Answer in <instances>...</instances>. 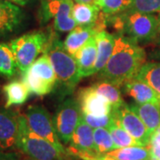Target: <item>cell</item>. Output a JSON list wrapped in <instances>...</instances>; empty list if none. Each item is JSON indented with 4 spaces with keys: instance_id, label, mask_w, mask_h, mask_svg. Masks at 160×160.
<instances>
[{
    "instance_id": "29",
    "label": "cell",
    "mask_w": 160,
    "mask_h": 160,
    "mask_svg": "<svg viewBox=\"0 0 160 160\" xmlns=\"http://www.w3.org/2000/svg\"><path fill=\"white\" fill-rule=\"evenodd\" d=\"M129 10L147 13L160 12V0H132Z\"/></svg>"
},
{
    "instance_id": "30",
    "label": "cell",
    "mask_w": 160,
    "mask_h": 160,
    "mask_svg": "<svg viewBox=\"0 0 160 160\" xmlns=\"http://www.w3.org/2000/svg\"><path fill=\"white\" fill-rule=\"evenodd\" d=\"M82 116L85 121L92 129H95V128L109 129V127L111 126L113 122V117L111 113L106 116H102V117H94V116L84 114V113H82Z\"/></svg>"
},
{
    "instance_id": "9",
    "label": "cell",
    "mask_w": 160,
    "mask_h": 160,
    "mask_svg": "<svg viewBox=\"0 0 160 160\" xmlns=\"http://www.w3.org/2000/svg\"><path fill=\"white\" fill-rule=\"evenodd\" d=\"M25 117L30 129L35 133L53 144L62 152L69 154L67 149L64 148L62 142L59 139L52 118L45 107L41 105L29 106Z\"/></svg>"
},
{
    "instance_id": "18",
    "label": "cell",
    "mask_w": 160,
    "mask_h": 160,
    "mask_svg": "<svg viewBox=\"0 0 160 160\" xmlns=\"http://www.w3.org/2000/svg\"><path fill=\"white\" fill-rule=\"evenodd\" d=\"M96 32L97 30L93 25L87 27L77 26L69 32L65 41L63 42L66 50L71 55L75 56L77 52L86 45L92 37L96 34Z\"/></svg>"
},
{
    "instance_id": "32",
    "label": "cell",
    "mask_w": 160,
    "mask_h": 160,
    "mask_svg": "<svg viewBox=\"0 0 160 160\" xmlns=\"http://www.w3.org/2000/svg\"><path fill=\"white\" fill-rule=\"evenodd\" d=\"M0 160H21V158L16 152L0 150Z\"/></svg>"
},
{
    "instance_id": "8",
    "label": "cell",
    "mask_w": 160,
    "mask_h": 160,
    "mask_svg": "<svg viewBox=\"0 0 160 160\" xmlns=\"http://www.w3.org/2000/svg\"><path fill=\"white\" fill-rule=\"evenodd\" d=\"M82 118V110L78 100L67 98L58 106L52 117L55 130L62 144H69Z\"/></svg>"
},
{
    "instance_id": "24",
    "label": "cell",
    "mask_w": 160,
    "mask_h": 160,
    "mask_svg": "<svg viewBox=\"0 0 160 160\" xmlns=\"http://www.w3.org/2000/svg\"><path fill=\"white\" fill-rule=\"evenodd\" d=\"M92 87L109 101L110 105L112 106V109H118L124 103H126L122 97L119 89L120 86L118 85L108 81L101 80L93 84Z\"/></svg>"
},
{
    "instance_id": "4",
    "label": "cell",
    "mask_w": 160,
    "mask_h": 160,
    "mask_svg": "<svg viewBox=\"0 0 160 160\" xmlns=\"http://www.w3.org/2000/svg\"><path fill=\"white\" fill-rule=\"evenodd\" d=\"M17 149L35 160H69V155L62 152L53 144L30 129L25 115H19Z\"/></svg>"
},
{
    "instance_id": "40",
    "label": "cell",
    "mask_w": 160,
    "mask_h": 160,
    "mask_svg": "<svg viewBox=\"0 0 160 160\" xmlns=\"http://www.w3.org/2000/svg\"><path fill=\"white\" fill-rule=\"evenodd\" d=\"M158 106H159V109H160V99H159V102H158Z\"/></svg>"
},
{
    "instance_id": "2",
    "label": "cell",
    "mask_w": 160,
    "mask_h": 160,
    "mask_svg": "<svg viewBox=\"0 0 160 160\" xmlns=\"http://www.w3.org/2000/svg\"><path fill=\"white\" fill-rule=\"evenodd\" d=\"M106 24L110 25L117 34L125 35L138 44L156 40L158 16L153 13L127 10L118 14H106Z\"/></svg>"
},
{
    "instance_id": "22",
    "label": "cell",
    "mask_w": 160,
    "mask_h": 160,
    "mask_svg": "<svg viewBox=\"0 0 160 160\" xmlns=\"http://www.w3.org/2000/svg\"><path fill=\"white\" fill-rule=\"evenodd\" d=\"M100 14V9L95 5L75 3L72 8V16L78 26H92L96 22Z\"/></svg>"
},
{
    "instance_id": "37",
    "label": "cell",
    "mask_w": 160,
    "mask_h": 160,
    "mask_svg": "<svg viewBox=\"0 0 160 160\" xmlns=\"http://www.w3.org/2000/svg\"><path fill=\"white\" fill-rule=\"evenodd\" d=\"M75 3H83L89 5H95V0H73Z\"/></svg>"
},
{
    "instance_id": "16",
    "label": "cell",
    "mask_w": 160,
    "mask_h": 160,
    "mask_svg": "<svg viewBox=\"0 0 160 160\" xmlns=\"http://www.w3.org/2000/svg\"><path fill=\"white\" fill-rule=\"evenodd\" d=\"M78 66L81 78L94 75L97 59V40L95 35L83 46L74 56Z\"/></svg>"
},
{
    "instance_id": "13",
    "label": "cell",
    "mask_w": 160,
    "mask_h": 160,
    "mask_svg": "<svg viewBox=\"0 0 160 160\" xmlns=\"http://www.w3.org/2000/svg\"><path fill=\"white\" fill-rule=\"evenodd\" d=\"M78 101L84 114L102 117L109 115L112 111V106L109 101L95 91L92 86L78 92Z\"/></svg>"
},
{
    "instance_id": "14",
    "label": "cell",
    "mask_w": 160,
    "mask_h": 160,
    "mask_svg": "<svg viewBox=\"0 0 160 160\" xmlns=\"http://www.w3.org/2000/svg\"><path fill=\"white\" fill-rule=\"evenodd\" d=\"M125 93L133 100L136 104L156 103L158 104L160 95L147 83L137 78L128 80L123 85Z\"/></svg>"
},
{
    "instance_id": "17",
    "label": "cell",
    "mask_w": 160,
    "mask_h": 160,
    "mask_svg": "<svg viewBox=\"0 0 160 160\" xmlns=\"http://www.w3.org/2000/svg\"><path fill=\"white\" fill-rule=\"evenodd\" d=\"M97 40V59L94 67V74L102 71L112 55L115 46V36L110 34L106 29L96 32Z\"/></svg>"
},
{
    "instance_id": "3",
    "label": "cell",
    "mask_w": 160,
    "mask_h": 160,
    "mask_svg": "<svg viewBox=\"0 0 160 160\" xmlns=\"http://www.w3.org/2000/svg\"><path fill=\"white\" fill-rule=\"evenodd\" d=\"M46 52L57 77L59 92L63 96L71 94L81 80L76 58L66 50L64 43L56 35L49 37Z\"/></svg>"
},
{
    "instance_id": "28",
    "label": "cell",
    "mask_w": 160,
    "mask_h": 160,
    "mask_svg": "<svg viewBox=\"0 0 160 160\" xmlns=\"http://www.w3.org/2000/svg\"><path fill=\"white\" fill-rule=\"evenodd\" d=\"M132 0H95V6L106 14H118L131 8Z\"/></svg>"
},
{
    "instance_id": "27",
    "label": "cell",
    "mask_w": 160,
    "mask_h": 160,
    "mask_svg": "<svg viewBox=\"0 0 160 160\" xmlns=\"http://www.w3.org/2000/svg\"><path fill=\"white\" fill-rule=\"evenodd\" d=\"M93 141L98 157L104 156L116 149L113 139L107 128L93 129Z\"/></svg>"
},
{
    "instance_id": "12",
    "label": "cell",
    "mask_w": 160,
    "mask_h": 160,
    "mask_svg": "<svg viewBox=\"0 0 160 160\" xmlns=\"http://www.w3.org/2000/svg\"><path fill=\"white\" fill-rule=\"evenodd\" d=\"M19 114L6 109L0 108V150L13 151L17 149Z\"/></svg>"
},
{
    "instance_id": "39",
    "label": "cell",
    "mask_w": 160,
    "mask_h": 160,
    "mask_svg": "<svg viewBox=\"0 0 160 160\" xmlns=\"http://www.w3.org/2000/svg\"><path fill=\"white\" fill-rule=\"evenodd\" d=\"M23 160H35V159H32V158H29V157H28V158H24V159H23Z\"/></svg>"
},
{
    "instance_id": "20",
    "label": "cell",
    "mask_w": 160,
    "mask_h": 160,
    "mask_svg": "<svg viewBox=\"0 0 160 160\" xmlns=\"http://www.w3.org/2000/svg\"><path fill=\"white\" fill-rule=\"evenodd\" d=\"M3 91L6 95L5 108L6 109L14 105H22L25 103L30 93L26 84L19 80H13L6 84L3 87Z\"/></svg>"
},
{
    "instance_id": "23",
    "label": "cell",
    "mask_w": 160,
    "mask_h": 160,
    "mask_svg": "<svg viewBox=\"0 0 160 160\" xmlns=\"http://www.w3.org/2000/svg\"><path fill=\"white\" fill-rule=\"evenodd\" d=\"M115 160H150L148 146H130L116 149L106 154Z\"/></svg>"
},
{
    "instance_id": "6",
    "label": "cell",
    "mask_w": 160,
    "mask_h": 160,
    "mask_svg": "<svg viewBox=\"0 0 160 160\" xmlns=\"http://www.w3.org/2000/svg\"><path fill=\"white\" fill-rule=\"evenodd\" d=\"M23 82L29 92L38 96H44L53 91L57 77L46 52L23 74Z\"/></svg>"
},
{
    "instance_id": "5",
    "label": "cell",
    "mask_w": 160,
    "mask_h": 160,
    "mask_svg": "<svg viewBox=\"0 0 160 160\" xmlns=\"http://www.w3.org/2000/svg\"><path fill=\"white\" fill-rule=\"evenodd\" d=\"M49 36L43 31L27 33L10 42V46L16 59L18 69L24 74L35 62L40 53L45 52Z\"/></svg>"
},
{
    "instance_id": "33",
    "label": "cell",
    "mask_w": 160,
    "mask_h": 160,
    "mask_svg": "<svg viewBox=\"0 0 160 160\" xmlns=\"http://www.w3.org/2000/svg\"><path fill=\"white\" fill-rule=\"evenodd\" d=\"M150 142L156 143V144H158V145H160V126L155 131L154 133L152 134L151 140H150Z\"/></svg>"
},
{
    "instance_id": "7",
    "label": "cell",
    "mask_w": 160,
    "mask_h": 160,
    "mask_svg": "<svg viewBox=\"0 0 160 160\" xmlns=\"http://www.w3.org/2000/svg\"><path fill=\"white\" fill-rule=\"evenodd\" d=\"M73 0H42L39 19L42 23L53 19V27L58 32H70L78 25L72 16Z\"/></svg>"
},
{
    "instance_id": "34",
    "label": "cell",
    "mask_w": 160,
    "mask_h": 160,
    "mask_svg": "<svg viewBox=\"0 0 160 160\" xmlns=\"http://www.w3.org/2000/svg\"><path fill=\"white\" fill-rule=\"evenodd\" d=\"M7 1L11 2V3H13V4H15V5H18V6H26V5L29 2V0H7Z\"/></svg>"
},
{
    "instance_id": "21",
    "label": "cell",
    "mask_w": 160,
    "mask_h": 160,
    "mask_svg": "<svg viewBox=\"0 0 160 160\" xmlns=\"http://www.w3.org/2000/svg\"><path fill=\"white\" fill-rule=\"evenodd\" d=\"M111 114L113 117V122H112L111 126L109 127V131L111 134V137L113 139L116 149L140 145L138 142H136L133 138L132 137L131 134L128 133L126 129L121 126L117 109H112Z\"/></svg>"
},
{
    "instance_id": "41",
    "label": "cell",
    "mask_w": 160,
    "mask_h": 160,
    "mask_svg": "<svg viewBox=\"0 0 160 160\" xmlns=\"http://www.w3.org/2000/svg\"><path fill=\"white\" fill-rule=\"evenodd\" d=\"M91 160H99V159H98V158H94V159H91Z\"/></svg>"
},
{
    "instance_id": "35",
    "label": "cell",
    "mask_w": 160,
    "mask_h": 160,
    "mask_svg": "<svg viewBox=\"0 0 160 160\" xmlns=\"http://www.w3.org/2000/svg\"><path fill=\"white\" fill-rule=\"evenodd\" d=\"M156 41L158 44L160 45V12L158 16V31H157V37H156Z\"/></svg>"
},
{
    "instance_id": "31",
    "label": "cell",
    "mask_w": 160,
    "mask_h": 160,
    "mask_svg": "<svg viewBox=\"0 0 160 160\" xmlns=\"http://www.w3.org/2000/svg\"><path fill=\"white\" fill-rule=\"evenodd\" d=\"M150 154V160H160V145L150 142L148 146Z\"/></svg>"
},
{
    "instance_id": "19",
    "label": "cell",
    "mask_w": 160,
    "mask_h": 160,
    "mask_svg": "<svg viewBox=\"0 0 160 160\" xmlns=\"http://www.w3.org/2000/svg\"><path fill=\"white\" fill-rule=\"evenodd\" d=\"M130 107L142 120L144 125L152 136L155 131L160 126V109L158 104H136L133 102L130 105Z\"/></svg>"
},
{
    "instance_id": "1",
    "label": "cell",
    "mask_w": 160,
    "mask_h": 160,
    "mask_svg": "<svg viewBox=\"0 0 160 160\" xmlns=\"http://www.w3.org/2000/svg\"><path fill=\"white\" fill-rule=\"evenodd\" d=\"M115 46L112 55L104 69L98 73L101 80L122 86L136 77L145 64L146 52L135 41L122 34H114Z\"/></svg>"
},
{
    "instance_id": "25",
    "label": "cell",
    "mask_w": 160,
    "mask_h": 160,
    "mask_svg": "<svg viewBox=\"0 0 160 160\" xmlns=\"http://www.w3.org/2000/svg\"><path fill=\"white\" fill-rule=\"evenodd\" d=\"M17 69L16 59L10 45L0 43V75L10 78L16 74Z\"/></svg>"
},
{
    "instance_id": "38",
    "label": "cell",
    "mask_w": 160,
    "mask_h": 160,
    "mask_svg": "<svg viewBox=\"0 0 160 160\" xmlns=\"http://www.w3.org/2000/svg\"><path fill=\"white\" fill-rule=\"evenodd\" d=\"M98 159L99 160H115L114 158H109V157L106 156V155L102 156V157H99V158H98Z\"/></svg>"
},
{
    "instance_id": "15",
    "label": "cell",
    "mask_w": 160,
    "mask_h": 160,
    "mask_svg": "<svg viewBox=\"0 0 160 160\" xmlns=\"http://www.w3.org/2000/svg\"><path fill=\"white\" fill-rule=\"evenodd\" d=\"M22 20V10L17 5L7 0H0V37L14 31Z\"/></svg>"
},
{
    "instance_id": "11",
    "label": "cell",
    "mask_w": 160,
    "mask_h": 160,
    "mask_svg": "<svg viewBox=\"0 0 160 160\" xmlns=\"http://www.w3.org/2000/svg\"><path fill=\"white\" fill-rule=\"evenodd\" d=\"M119 118L121 126L128 133H130L138 143L142 146H149L151 134L144 125L142 120L130 107V105L124 103L118 109H116Z\"/></svg>"
},
{
    "instance_id": "26",
    "label": "cell",
    "mask_w": 160,
    "mask_h": 160,
    "mask_svg": "<svg viewBox=\"0 0 160 160\" xmlns=\"http://www.w3.org/2000/svg\"><path fill=\"white\" fill-rule=\"evenodd\" d=\"M135 78L147 83L160 95V62L145 63Z\"/></svg>"
},
{
    "instance_id": "10",
    "label": "cell",
    "mask_w": 160,
    "mask_h": 160,
    "mask_svg": "<svg viewBox=\"0 0 160 160\" xmlns=\"http://www.w3.org/2000/svg\"><path fill=\"white\" fill-rule=\"evenodd\" d=\"M67 150L69 156H76L83 160L99 158L94 146L93 129L85 121L83 116L75 130Z\"/></svg>"
},
{
    "instance_id": "36",
    "label": "cell",
    "mask_w": 160,
    "mask_h": 160,
    "mask_svg": "<svg viewBox=\"0 0 160 160\" xmlns=\"http://www.w3.org/2000/svg\"><path fill=\"white\" fill-rule=\"evenodd\" d=\"M150 57L152 59H155V60H159L160 61V48L152 52L150 54Z\"/></svg>"
}]
</instances>
